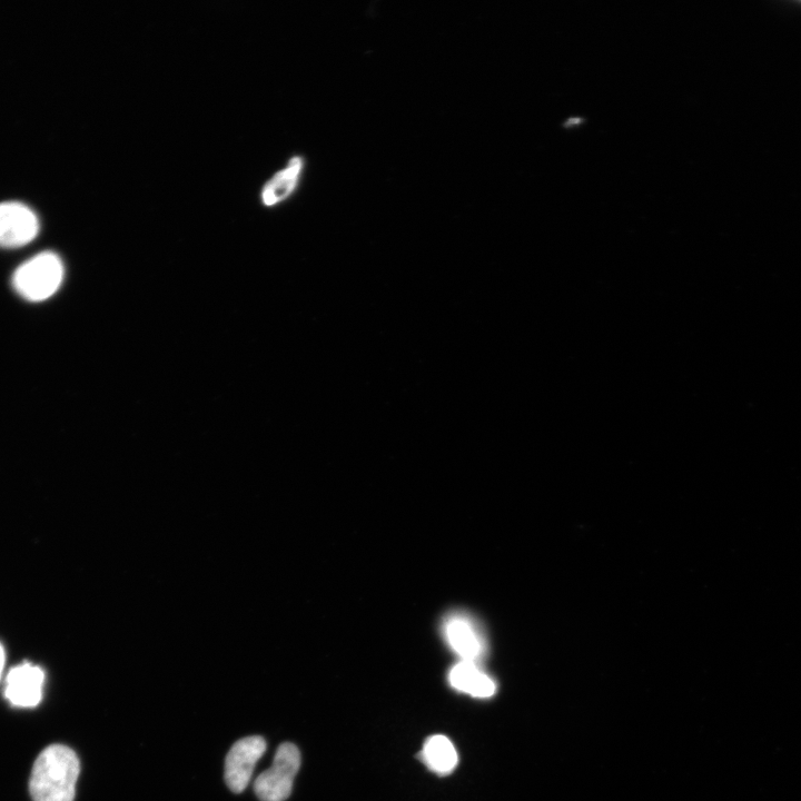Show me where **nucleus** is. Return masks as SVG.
<instances>
[{
	"mask_svg": "<svg viewBox=\"0 0 801 801\" xmlns=\"http://www.w3.org/2000/svg\"><path fill=\"white\" fill-rule=\"evenodd\" d=\"M80 764L77 754L62 744L46 748L37 758L30 777L33 801H73Z\"/></svg>",
	"mask_w": 801,
	"mask_h": 801,
	"instance_id": "1",
	"label": "nucleus"
},
{
	"mask_svg": "<svg viewBox=\"0 0 801 801\" xmlns=\"http://www.w3.org/2000/svg\"><path fill=\"white\" fill-rule=\"evenodd\" d=\"M63 265L52 251H41L21 264L12 276L16 291L30 301H42L60 287Z\"/></svg>",
	"mask_w": 801,
	"mask_h": 801,
	"instance_id": "2",
	"label": "nucleus"
},
{
	"mask_svg": "<svg viewBox=\"0 0 801 801\" xmlns=\"http://www.w3.org/2000/svg\"><path fill=\"white\" fill-rule=\"evenodd\" d=\"M300 767L297 746L286 742L278 746L269 769L261 772L254 783V791L260 801H285L293 789V782Z\"/></svg>",
	"mask_w": 801,
	"mask_h": 801,
	"instance_id": "3",
	"label": "nucleus"
},
{
	"mask_svg": "<svg viewBox=\"0 0 801 801\" xmlns=\"http://www.w3.org/2000/svg\"><path fill=\"white\" fill-rule=\"evenodd\" d=\"M443 633L449 647L462 659L478 664L486 653V641L474 619L453 612L444 619Z\"/></svg>",
	"mask_w": 801,
	"mask_h": 801,
	"instance_id": "4",
	"label": "nucleus"
},
{
	"mask_svg": "<svg viewBox=\"0 0 801 801\" xmlns=\"http://www.w3.org/2000/svg\"><path fill=\"white\" fill-rule=\"evenodd\" d=\"M266 751L264 738L246 736L230 748L225 760V781L235 792H243L251 778L255 765Z\"/></svg>",
	"mask_w": 801,
	"mask_h": 801,
	"instance_id": "5",
	"label": "nucleus"
},
{
	"mask_svg": "<svg viewBox=\"0 0 801 801\" xmlns=\"http://www.w3.org/2000/svg\"><path fill=\"white\" fill-rule=\"evenodd\" d=\"M38 231V217L29 206L19 201L0 202V246H23L30 243Z\"/></svg>",
	"mask_w": 801,
	"mask_h": 801,
	"instance_id": "6",
	"label": "nucleus"
},
{
	"mask_svg": "<svg viewBox=\"0 0 801 801\" xmlns=\"http://www.w3.org/2000/svg\"><path fill=\"white\" fill-rule=\"evenodd\" d=\"M43 671L29 662L13 666L7 675L4 696L14 706L33 708L42 698Z\"/></svg>",
	"mask_w": 801,
	"mask_h": 801,
	"instance_id": "7",
	"label": "nucleus"
},
{
	"mask_svg": "<svg viewBox=\"0 0 801 801\" xmlns=\"http://www.w3.org/2000/svg\"><path fill=\"white\" fill-rule=\"evenodd\" d=\"M448 681L457 691L475 698H490L496 690L495 682L478 668V664L468 661L455 664L448 673Z\"/></svg>",
	"mask_w": 801,
	"mask_h": 801,
	"instance_id": "8",
	"label": "nucleus"
},
{
	"mask_svg": "<svg viewBox=\"0 0 801 801\" xmlns=\"http://www.w3.org/2000/svg\"><path fill=\"white\" fill-rule=\"evenodd\" d=\"M304 169V159L294 156L288 164L264 185L260 198L264 205L273 206L289 197L298 185Z\"/></svg>",
	"mask_w": 801,
	"mask_h": 801,
	"instance_id": "9",
	"label": "nucleus"
},
{
	"mask_svg": "<svg viewBox=\"0 0 801 801\" xmlns=\"http://www.w3.org/2000/svg\"><path fill=\"white\" fill-rule=\"evenodd\" d=\"M421 758L435 773L448 774L457 764V753L453 743L444 735L428 738L423 746Z\"/></svg>",
	"mask_w": 801,
	"mask_h": 801,
	"instance_id": "10",
	"label": "nucleus"
},
{
	"mask_svg": "<svg viewBox=\"0 0 801 801\" xmlns=\"http://www.w3.org/2000/svg\"><path fill=\"white\" fill-rule=\"evenodd\" d=\"M3 666H4V650L0 643V676L2 674Z\"/></svg>",
	"mask_w": 801,
	"mask_h": 801,
	"instance_id": "11",
	"label": "nucleus"
}]
</instances>
